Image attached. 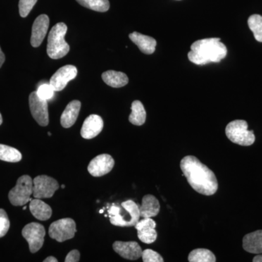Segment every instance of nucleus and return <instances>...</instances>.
I'll return each instance as SVG.
<instances>
[{"label":"nucleus","mask_w":262,"mask_h":262,"mask_svg":"<svg viewBox=\"0 0 262 262\" xmlns=\"http://www.w3.org/2000/svg\"><path fill=\"white\" fill-rule=\"evenodd\" d=\"M102 80L110 87L122 88L128 83V77L125 73L116 71L108 70L102 74Z\"/></svg>","instance_id":"22"},{"label":"nucleus","mask_w":262,"mask_h":262,"mask_svg":"<svg viewBox=\"0 0 262 262\" xmlns=\"http://www.w3.org/2000/svg\"><path fill=\"white\" fill-rule=\"evenodd\" d=\"M5 61V56L4 53L2 51L1 48H0V68H1L2 66L3 65L4 62Z\"/></svg>","instance_id":"33"},{"label":"nucleus","mask_w":262,"mask_h":262,"mask_svg":"<svg viewBox=\"0 0 262 262\" xmlns=\"http://www.w3.org/2000/svg\"><path fill=\"white\" fill-rule=\"evenodd\" d=\"M253 262H262V255H257L253 259Z\"/></svg>","instance_id":"35"},{"label":"nucleus","mask_w":262,"mask_h":262,"mask_svg":"<svg viewBox=\"0 0 262 262\" xmlns=\"http://www.w3.org/2000/svg\"><path fill=\"white\" fill-rule=\"evenodd\" d=\"M32 214L38 220L46 221L49 220L52 215V208L49 205L41 201L40 199L35 198L31 201L29 205Z\"/></svg>","instance_id":"21"},{"label":"nucleus","mask_w":262,"mask_h":262,"mask_svg":"<svg viewBox=\"0 0 262 262\" xmlns=\"http://www.w3.org/2000/svg\"><path fill=\"white\" fill-rule=\"evenodd\" d=\"M79 4L94 11L106 12L110 9V4L108 0H76Z\"/></svg>","instance_id":"26"},{"label":"nucleus","mask_w":262,"mask_h":262,"mask_svg":"<svg viewBox=\"0 0 262 262\" xmlns=\"http://www.w3.org/2000/svg\"><path fill=\"white\" fill-rule=\"evenodd\" d=\"M48 135H49V136H51V133H50V132H49V133H48Z\"/></svg>","instance_id":"40"},{"label":"nucleus","mask_w":262,"mask_h":262,"mask_svg":"<svg viewBox=\"0 0 262 262\" xmlns=\"http://www.w3.org/2000/svg\"><path fill=\"white\" fill-rule=\"evenodd\" d=\"M44 262H57L58 261V259L56 258L53 257V256H49V257H47L46 259L43 261Z\"/></svg>","instance_id":"34"},{"label":"nucleus","mask_w":262,"mask_h":262,"mask_svg":"<svg viewBox=\"0 0 262 262\" xmlns=\"http://www.w3.org/2000/svg\"><path fill=\"white\" fill-rule=\"evenodd\" d=\"M227 54V48L220 38H208L193 43L188 58L196 65H205L211 62L219 63Z\"/></svg>","instance_id":"2"},{"label":"nucleus","mask_w":262,"mask_h":262,"mask_svg":"<svg viewBox=\"0 0 262 262\" xmlns=\"http://www.w3.org/2000/svg\"><path fill=\"white\" fill-rule=\"evenodd\" d=\"M138 231V237L141 242L146 244H153L158 237L155 230L156 222L151 218H145L139 221L135 225Z\"/></svg>","instance_id":"15"},{"label":"nucleus","mask_w":262,"mask_h":262,"mask_svg":"<svg viewBox=\"0 0 262 262\" xmlns=\"http://www.w3.org/2000/svg\"><path fill=\"white\" fill-rule=\"evenodd\" d=\"M225 132L227 138L234 144L248 146L254 143L253 131L248 130V123L245 120H237L229 122L226 127Z\"/></svg>","instance_id":"5"},{"label":"nucleus","mask_w":262,"mask_h":262,"mask_svg":"<svg viewBox=\"0 0 262 262\" xmlns=\"http://www.w3.org/2000/svg\"><path fill=\"white\" fill-rule=\"evenodd\" d=\"M80 253L77 250H72L67 254L66 262H77L80 261Z\"/></svg>","instance_id":"32"},{"label":"nucleus","mask_w":262,"mask_h":262,"mask_svg":"<svg viewBox=\"0 0 262 262\" xmlns=\"http://www.w3.org/2000/svg\"><path fill=\"white\" fill-rule=\"evenodd\" d=\"M3 123V117H2L1 113H0V125Z\"/></svg>","instance_id":"36"},{"label":"nucleus","mask_w":262,"mask_h":262,"mask_svg":"<svg viewBox=\"0 0 262 262\" xmlns=\"http://www.w3.org/2000/svg\"><path fill=\"white\" fill-rule=\"evenodd\" d=\"M67 27L65 24H56L50 32L48 38L47 53L52 59H60L70 52V47L65 41Z\"/></svg>","instance_id":"4"},{"label":"nucleus","mask_w":262,"mask_h":262,"mask_svg":"<svg viewBox=\"0 0 262 262\" xmlns=\"http://www.w3.org/2000/svg\"><path fill=\"white\" fill-rule=\"evenodd\" d=\"M100 213H103V209L101 210V211H99Z\"/></svg>","instance_id":"37"},{"label":"nucleus","mask_w":262,"mask_h":262,"mask_svg":"<svg viewBox=\"0 0 262 262\" xmlns=\"http://www.w3.org/2000/svg\"><path fill=\"white\" fill-rule=\"evenodd\" d=\"M243 247L248 253H262V230L246 234L243 239Z\"/></svg>","instance_id":"19"},{"label":"nucleus","mask_w":262,"mask_h":262,"mask_svg":"<svg viewBox=\"0 0 262 262\" xmlns=\"http://www.w3.org/2000/svg\"><path fill=\"white\" fill-rule=\"evenodd\" d=\"M115 165V160L111 155L102 154L91 160L88 170L91 176L94 177H101L110 173Z\"/></svg>","instance_id":"11"},{"label":"nucleus","mask_w":262,"mask_h":262,"mask_svg":"<svg viewBox=\"0 0 262 262\" xmlns=\"http://www.w3.org/2000/svg\"><path fill=\"white\" fill-rule=\"evenodd\" d=\"M180 167L189 185L196 192L207 196L217 192L218 182L214 173L195 157H184L181 160Z\"/></svg>","instance_id":"1"},{"label":"nucleus","mask_w":262,"mask_h":262,"mask_svg":"<svg viewBox=\"0 0 262 262\" xmlns=\"http://www.w3.org/2000/svg\"><path fill=\"white\" fill-rule=\"evenodd\" d=\"M143 261L144 262H163V258L156 251L151 249H146L142 252Z\"/></svg>","instance_id":"31"},{"label":"nucleus","mask_w":262,"mask_h":262,"mask_svg":"<svg viewBox=\"0 0 262 262\" xmlns=\"http://www.w3.org/2000/svg\"><path fill=\"white\" fill-rule=\"evenodd\" d=\"M23 209H24V210H26V209H27V207L24 206V208H23Z\"/></svg>","instance_id":"38"},{"label":"nucleus","mask_w":262,"mask_h":262,"mask_svg":"<svg viewBox=\"0 0 262 262\" xmlns=\"http://www.w3.org/2000/svg\"><path fill=\"white\" fill-rule=\"evenodd\" d=\"M10 220L4 209H0V237H4L10 229Z\"/></svg>","instance_id":"30"},{"label":"nucleus","mask_w":262,"mask_h":262,"mask_svg":"<svg viewBox=\"0 0 262 262\" xmlns=\"http://www.w3.org/2000/svg\"><path fill=\"white\" fill-rule=\"evenodd\" d=\"M113 249L115 252L125 259L137 260L142 256V249L139 244L135 241H116L114 243Z\"/></svg>","instance_id":"14"},{"label":"nucleus","mask_w":262,"mask_h":262,"mask_svg":"<svg viewBox=\"0 0 262 262\" xmlns=\"http://www.w3.org/2000/svg\"><path fill=\"white\" fill-rule=\"evenodd\" d=\"M21 159V153L18 149L11 146L0 144V160L9 163H17Z\"/></svg>","instance_id":"25"},{"label":"nucleus","mask_w":262,"mask_h":262,"mask_svg":"<svg viewBox=\"0 0 262 262\" xmlns=\"http://www.w3.org/2000/svg\"><path fill=\"white\" fill-rule=\"evenodd\" d=\"M103 127L102 118L97 115H91L84 120L80 134L84 139H94L102 131Z\"/></svg>","instance_id":"16"},{"label":"nucleus","mask_w":262,"mask_h":262,"mask_svg":"<svg viewBox=\"0 0 262 262\" xmlns=\"http://www.w3.org/2000/svg\"><path fill=\"white\" fill-rule=\"evenodd\" d=\"M129 38L144 54H152L155 51L157 41L154 38L136 32L129 34Z\"/></svg>","instance_id":"17"},{"label":"nucleus","mask_w":262,"mask_h":262,"mask_svg":"<svg viewBox=\"0 0 262 262\" xmlns=\"http://www.w3.org/2000/svg\"><path fill=\"white\" fill-rule=\"evenodd\" d=\"M131 110L132 113L129 116L130 123L138 126L144 125L146 122V113L142 103L140 101H134L131 105Z\"/></svg>","instance_id":"23"},{"label":"nucleus","mask_w":262,"mask_h":262,"mask_svg":"<svg viewBox=\"0 0 262 262\" xmlns=\"http://www.w3.org/2000/svg\"><path fill=\"white\" fill-rule=\"evenodd\" d=\"M61 188H63V189H64V188H65V185H62V186H61Z\"/></svg>","instance_id":"39"},{"label":"nucleus","mask_w":262,"mask_h":262,"mask_svg":"<svg viewBox=\"0 0 262 262\" xmlns=\"http://www.w3.org/2000/svg\"><path fill=\"white\" fill-rule=\"evenodd\" d=\"M81 108V102L77 100H74L71 101L64 111L62 113L61 117V124L62 126L65 128L71 127L75 122L77 121L79 113H80Z\"/></svg>","instance_id":"18"},{"label":"nucleus","mask_w":262,"mask_h":262,"mask_svg":"<svg viewBox=\"0 0 262 262\" xmlns=\"http://www.w3.org/2000/svg\"><path fill=\"white\" fill-rule=\"evenodd\" d=\"M49 17L47 15H40L34 20L32 26L31 45L32 47L38 48L42 44L49 27Z\"/></svg>","instance_id":"13"},{"label":"nucleus","mask_w":262,"mask_h":262,"mask_svg":"<svg viewBox=\"0 0 262 262\" xmlns=\"http://www.w3.org/2000/svg\"><path fill=\"white\" fill-rule=\"evenodd\" d=\"M22 235L28 242L31 253H34L42 247L46 229L40 224L32 222L24 227Z\"/></svg>","instance_id":"8"},{"label":"nucleus","mask_w":262,"mask_h":262,"mask_svg":"<svg viewBox=\"0 0 262 262\" xmlns=\"http://www.w3.org/2000/svg\"><path fill=\"white\" fill-rule=\"evenodd\" d=\"M29 107L34 120L41 126H47L49 123L48 102L39 97L37 91L32 92L29 96Z\"/></svg>","instance_id":"10"},{"label":"nucleus","mask_w":262,"mask_h":262,"mask_svg":"<svg viewBox=\"0 0 262 262\" xmlns=\"http://www.w3.org/2000/svg\"><path fill=\"white\" fill-rule=\"evenodd\" d=\"M55 91L53 90V87L51 85V84L44 83L41 84L39 88H38L37 91V94L39 97L42 98L43 100L51 99L53 97L54 95Z\"/></svg>","instance_id":"29"},{"label":"nucleus","mask_w":262,"mask_h":262,"mask_svg":"<svg viewBox=\"0 0 262 262\" xmlns=\"http://www.w3.org/2000/svg\"><path fill=\"white\" fill-rule=\"evenodd\" d=\"M58 189L59 184L58 182L48 176H38L33 180V196L34 198H52Z\"/></svg>","instance_id":"9"},{"label":"nucleus","mask_w":262,"mask_h":262,"mask_svg":"<svg viewBox=\"0 0 262 262\" xmlns=\"http://www.w3.org/2000/svg\"><path fill=\"white\" fill-rule=\"evenodd\" d=\"M76 232L75 222L70 218L56 221L52 223L49 227L50 237L59 243L73 238Z\"/></svg>","instance_id":"7"},{"label":"nucleus","mask_w":262,"mask_h":262,"mask_svg":"<svg viewBox=\"0 0 262 262\" xmlns=\"http://www.w3.org/2000/svg\"><path fill=\"white\" fill-rule=\"evenodd\" d=\"M248 27L254 34L255 39L262 42V16L255 14L249 17L248 20Z\"/></svg>","instance_id":"27"},{"label":"nucleus","mask_w":262,"mask_h":262,"mask_svg":"<svg viewBox=\"0 0 262 262\" xmlns=\"http://www.w3.org/2000/svg\"><path fill=\"white\" fill-rule=\"evenodd\" d=\"M77 70L75 66H64L52 76L50 84L55 91H61L65 89L70 81L77 77Z\"/></svg>","instance_id":"12"},{"label":"nucleus","mask_w":262,"mask_h":262,"mask_svg":"<svg viewBox=\"0 0 262 262\" xmlns=\"http://www.w3.org/2000/svg\"><path fill=\"white\" fill-rule=\"evenodd\" d=\"M33 194V180L29 176L24 175L17 180L16 185L10 191L8 198L15 206L27 204Z\"/></svg>","instance_id":"6"},{"label":"nucleus","mask_w":262,"mask_h":262,"mask_svg":"<svg viewBox=\"0 0 262 262\" xmlns=\"http://www.w3.org/2000/svg\"><path fill=\"white\" fill-rule=\"evenodd\" d=\"M160 206L159 201L155 196L146 194L142 199V204L139 207L140 216L142 218H152L159 213Z\"/></svg>","instance_id":"20"},{"label":"nucleus","mask_w":262,"mask_h":262,"mask_svg":"<svg viewBox=\"0 0 262 262\" xmlns=\"http://www.w3.org/2000/svg\"><path fill=\"white\" fill-rule=\"evenodd\" d=\"M122 208L112 206L108 209L110 222L117 227H134L140 219L139 206L135 202L126 201L122 203Z\"/></svg>","instance_id":"3"},{"label":"nucleus","mask_w":262,"mask_h":262,"mask_svg":"<svg viewBox=\"0 0 262 262\" xmlns=\"http://www.w3.org/2000/svg\"><path fill=\"white\" fill-rule=\"evenodd\" d=\"M190 262H215L216 258L214 253L206 248H196L193 250L188 256Z\"/></svg>","instance_id":"24"},{"label":"nucleus","mask_w":262,"mask_h":262,"mask_svg":"<svg viewBox=\"0 0 262 262\" xmlns=\"http://www.w3.org/2000/svg\"><path fill=\"white\" fill-rule=\"evenodd\" d=\"M37 0H20L19 1V13L22 18H26L37 3Z\"/></svg>","instance_id":"28"}]
</instances>
